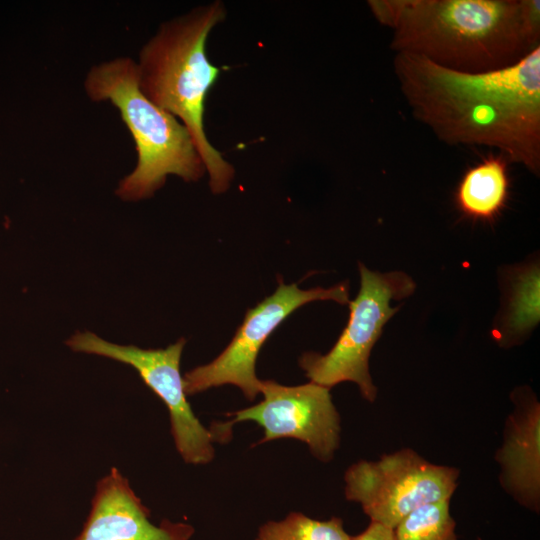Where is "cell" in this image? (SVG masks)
<instances>
[{"instance_id": "1", "label": "cell", "mask_w": 540, "mask_h": 540, "mask_svg": "<svg viewBox=\"0 0 540 540\" xmlns=\"http://www.w3.org/2000/svg\"><path fill=\"white\" fill-rule=\"evenodd\" d=\"M394 73L412 115L449 145L496 148L540 171V46L492 72L461 73L395 53Z\"/></svg>"}, {"instance_id": "2", "label": "cell", "mask_w": 540, "mask_h": 540, "mask_svg": "<svg viewBox=\"0 0 540 540\" xmlns=\"http://www.w3.org/2000/svg\"><path fill=\"white\" fill-rule=\"evenodd\" d=\"M395 53L461 73L510 67L540 46L539 0H401Z\"/></svg>"}, {"instance_id": "3", "label": "cell", "mask_w": 540, "mask_h": 540, "mask_svg": "<svg viewBox=\"0 0 540 540\" xmlns=\"http://www.w3.org/2000/svg\"><path fill=\"white\" fill-rule=\"evenodd\" d=\"M225 17V5L216 0L163 22L136 62L143 94L191 134L214 194L225 192L235 175L232 164L210 143L203 120L208 92L221 72L209 61L207 39Z\"/></svg>"}, {"instance_id": "4", "label": "cell", "mask_w": 540, "mask_h": 540, "mask_svg": "<svg viewBox=\"0 0 540 540\" xmlns=\"http://www.w3.org/2000/svg\"><path fill=\"white\" fill-rule=\"evenodd\" d=\"M84 89L92 101H109L118 109L135 142L137 164L119 182L118 197L127 201L152 197L169 175L186 182L204 176L205 165L188 129L141 91L136 61L118 57L92 66Z\"/></svg>"}, {"instance_id": "5", "label": "cell", "mask_w": 540, "mask_h": 540, "mask_svg": "<svg viewBox=\"0 0 540 540\" xmlns=\"http://www.w3.org/2000/svg\"><path fill=\"white\" fill-rule=\"evenodd\" d=\"M360 289L349 301L348 323L340 337L325 355L305 352L300 367L311 382L331 388L341 382L357 384L362 397L374 402L377 387L369 372L371 350L382 334L386 322L399 310L390 301L412 295L416 284L401 271L374 272L359 263Z\"/></svg>"}, {"instance_id": "6", "label": "cell", "mask_w": 540, "mask_h": 540, "mask_svg": "<svg viewBox=\"0 0 540 540\" xmlns=\"http://www.w3.org/2000/svg\"><path fill=\"white\" fill-rule=\"evenodd\" d=\"M459 470L425 460L411 448L360 460L345 472V497L361 505L371 521L394 529L409 513L428 503L450 500Z\"/></svg>"}, {"instance_id": "7", "label": "cell", "mask_w": 540, "mask_h": 540, "mask_svg": "<svg viewBox=\"0 0 540 540\" xmlns=\"http://www.w3.org/2000/svg\"><path fill=\"white\" fill-rule=\"evenodd\" d=\"M348 283L330 288L300 289L297 284L286 285L279 279L275 292L247 310L228 346L210 363L195 367L183 376L186 395L203 392L212 387L232 384L241 389L248 400L260 393L261 380L255 365L260 349L272 332L295 310L313 301L349 302Z\"/></svg>"}, {"instance_id": "8", "label": "cell", "mask_w": 540, "mask_h": 540, "mask_svg": "<svg viewBox=\"0 0 540 540\" xmlns=\"http://www.w3.org/2000/svg\"><path fill=\"white\" fill-rule=\"evenodd\" d=\"M260 393L263 400L256 405L231 413L230 421L211 425L214 442H227L235 423L254 421L264 431L255 445L294 438L306 443L312 455L322 462L334 457L341 427L329 388L311 381L284 386L273 380H261Z\"/></svg>"}, {"instance_id": "9", "label": "cell", "mask_w": 540, "mask_h": 540, "mask_svg": "<svg viewBox=\"0 0 540 540\" xmlns=\"http://www.w3.org/2000/svg\"><path fill=\"white\" fill-rule=\"evenodd\" d=\"M76 352L107 357L133 367L168 408L176 449L186 463L207 464L213 458V435L195 416L180 374L185 339L164 349H142L105 341L91 332H77L67 341Z\"/></svg>"}, {"instance_id": "10", "label": "cell", "mask_w": 540, "mask_h": 540, "mask_svg": "<svg viewBox=\"0 0 540 540\" xmlns=\"http://www.w3.org/2000/svg\"><path fill=\"white\" fill-rule=\"evenodd\" d=\"M194 528L168 519L150 522V510L116 468L96 485L91 510L75 540H189Z\"/></svg>"}, {"instance_id": "11", "label": "cell", "mask_w": 540, "mask_h": 540, "mask_svg": "<svg viewBox=\"0 0 540 540\" xmlns=\"http://www.w3.org/2000/svg\"><path fill=\"white\" fill-rule=\"evenodd\" d=\"M515 408L507 417L496 451L502 488L525 508L540 509V404L528 388L515 390Z\"/></svg>"}, {"instance_id": "12", "label": "cell", "mask_w": 540, "mask_h": 540, "mask_svg": "<svg viewBox=\"0 0 540 540\" xmlns=\"http://www.w3.org/2000/svg\"><path fill=\"white\" fill-rule=\"evenodd\" d=\"M508 160L489 155L466 171L456 191L458 208L474 219L492 220L508 197Z\"/></svg>"}, {"instance_id": "13", "label": "cell", "mask_w": 540, "mask_h": 540, "mask_svg": "<svg viewBox=\"0 0 540 540\" xmlns=\"http://www.w3.org/2000/svg\"><path fill=\"white\" fill-rule=\"evenodd\" d=\"M503 318L501 344L512 345L539 322V268L531 264L515 275Z\"/></svg>"}, {"instance_id": "14", "label": "cell", "mask_w": 540, "mask_h": 540, "mask_svg": "<svg viewBox=\"0 0 540 540\" xmlns=\"http://www.w3.org/2000/svg\"><path fill=\"white\" fill-rule=\"evenodd\" d=\"M450 500L428 503L409 513L394 528L395 540H457Z\"/></svg>"}, {"instance_id": "15", "label": "cell", "mask_w": 540, "mask_h": 540, "mask_svg": "<svg viewBox=\"0 0 540 540\" xmlns=\"http://www.w3.org/2000/svg\"><path fill=\"white\" fill-rule=\"evenodd\" d=\"M340 518L315 520L299 512L264 524L255 540H350Z\"/></svg>"}, {"instance_id": "16", "label": "cell", "mask_w": 540, "mask_h": 540, "mask_svg": "<svg viewBox=\"0 0 540 540\" xmlns=\"http://www.w3.org/2000/svg\"><path fill=\"white\" fill-rule=\"evenodd\" d=\"M350 540H395L394 529L371 521L369 526Z\"/></svg>"}]
</instances>
